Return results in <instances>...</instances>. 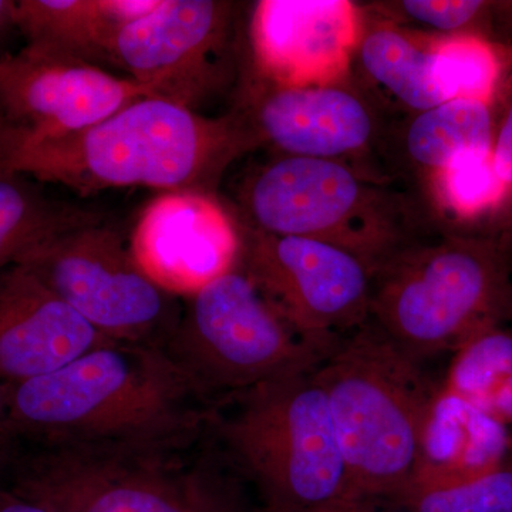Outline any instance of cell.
<instances>
[{"instance_id": "5b68a950", "label": "cell", "mask_w": 512, "mask_h": 512, "mask_svg": "<svg viewBox=\"0 0 512 512\" xmlns=\"http://www.w3.org/2000/svg\"><path fill=\"white\" fill-rule=\"evenodd\" d=\"M353 498L397 501L412 484L421 430L439 387L375 325L357 329L315 370Z\"/></svg>"}, {"instance_id": "f1b7e54d", "label": "cell", "mask_w": 512, "mask_h": 512, "mask_svg": "<svg viewBox=\"0 0 512 512\" xmlns=\"http://www.w3.org/2000/svg\"><path fill=\"white\" fill-rule=\"evenodd\" d=\"M322 512H414L412 508L406 505L394 503V505H384L377 503L375 498H349V500L340 501L328 510Z\"/></svg>"}, {"instance_id": "7a4b0ae2", "label": "cell", "mask_w": 512, "mask_h": 512, "mask_svg": "<svg viewBox=\"0 0 512 512\" xmlns=\"http://www.w3.org/2000/svg\"><path fill=\"white\" fill-rule=\"evenodd\" d=\"M259 144L242 111L205 117L148 96L70 136L19 148L0 170L82 197L128 187L215 195L229 165Z\"/></svg>"}, {"instance_id": "cb8c5ba5", "label": "cell", "mask_w": 512, "mask_h": 512, "mask_svg": "<svg viewBox=\"0 0 512 512\" xmlns=\"http://www.w3.org/2000/svg\"><path fill=\"white\" fill-rule=\"evenodd\" d=\"M431 177L441 210L458 220H474L504 205L505 188L495 171L493 151L458 158Z\"/></svg>"}, {"instance_id": "e0dca14e", "label": "cell", "mask_w": 512, "mask_h": 512, "mask_svg": "<svg viewBox=\"0 0 512 512\" xmlns=\"http://www.w3.org/2000/svg\"><path fill=\"white\" fill-rule=\"evenodd\" d=\"M511 450L507 426L439 387L421 430L416 473L406 493L484 476L504 466Z\"/></svg>"}, {"instance_id": "4316f807", "label": "cell", "mask_w": 512, "mask_h": 512, "mask_svg": "<svg viewBox=\"0 0 512 512\" xmlns=\"http://www.w3.org/2000/svg\"><path fill=\"white\" fill-rule=\"evenodd\" d=\"M493 161L505 188V202L512 201V101L505 110L500 127L495 130Z\"/></svg>"}, {"instance_id": "9c48e42d", "label": "cell", "mask_w": 512, "mask_h": 512, "mask_svg": "<svg viewBox=\"0 0 512 512\" xmlns=\"http://www.w3.org/2000/svg\"><path fill=\"white\" fill-rule=\"evenodd\" d=\"M18 265L116 342L163 348L183 311V299L148 278L130 238L106 221L63 232Z\"/></svg>"}, {"instance_id": "d6986e66", "label": "cell", "mask_w": 512, "mask_h": 512, "mask_svg": "<svg viewBox=\"0 0 512 512\" xmlns=\"http://www.w3.org/2000/svg\"><path fill=\"white\" fill-rule=\"evenodd\" d=\"M43 183L0 170V271L63 232L103 222V212L56 200Z\"/></svg>"}, {"instance_id": "8992f818", "label": "cell", "mask_w": 512, "mask_h": 512, "mask_svg": "<svg viewBox=\"0 0 512 512\" xmlns=\"http://www.w3.org/2000/svg\"><path fill=\"white\" fill-rule=\"evenodd\" d=\"M511 268L504 238L406 245L376 272L370 318L416 362L456 352L512 315Z\"/></svg>"}, {"instance_id": "7c38bea8", "label": "cell", "mask_w": 512, "mask_h": 512, "mask_svg": "<svg viewBox=\"0 0 512 512\" xmlns=\"http://www.w3.org/2000/svg\"><path fill=\"white\" fill-rule=\"evenodd\" d=\"M148 96L128 77L30 47L0 56V158L82 131Z\"/></svg>"}, {"instance_id": "484cf974", "label": "cell", "mask_w": 512, "mask_h": 512, "mask_svg": "<svg viewBox=\"0 0 512 512\" xmlns=\"http://www.w3.org/2000/svg\"><path fill=\"white\" fill-rule=\"evenodd\" d=\"M493 3L480 0H406L396 3L403 18L448 32L451 35H470L468 29L488 18Z\"/></svg>"}, {"instance_id": "ac0fdd59", "label": "cell", "mask_w": 512, "mask_h": 512, "mask_svg": "<svg viewBox=\"0 0 512 512\" xmlns=\"http://www.w3.org/2000/svg\"><path fill=\"white\" fill-rule=\"evenodd\" d=\"M160 0H15L13 26L26 47L104 69L121 30Z\"/></svg>"}, {"instance_id": "83f0119b", "label": "cell", "mask_w": 512, "mask_h": 512, "mask_svg": "<svg viewBox=\"0 0 512 512\" xmlns=\"http://www.w3.org/2000/svg\"><path fill=\"white\" fill-rule=\"evenodd\" d=\"M488 416L500 421L504 426L512 424V376L501 383L483 403L478 406Z\"/></svg>"}, {"instance_id": "2e32d148", "label": "cell", "mask_w": 512, "mask_h": 512, "mask_svg": "<svg viewBox=\"0 0 512 512\" xmlns=\"http://www.w3.org/2000/svg\"><path fill=\"white\" fill-rule=\"evenodd\" d=\"M110 342L26 266L0 271V383L47 375Z\"/></svg>"}, {"instance_id": "ffe728a7", "label": "cell", "mask_w": 512, "mask_h": 512, "mask_svg": "<svg viewBox=\"0 0 512 512\" xmlns=\"http://www.w3.org/2000/svg\"><path fill=\"white\" fill-rule=\"evenodd\" d=\"M356 55L370 80L403 107L420 113L447 101L437 83L430 43L421 46L384 23L365 30Z\"/></svg>"}, {"instance_id": "603a6c76", "label": "cell", "mask_w": 512, "mask_h": 512, "mask_svg": "<svg viewBox=\"0 0 512 512\" xmlns=\"http://www.w3.org/2000/svg\"><path fill=\"white\" fill-rule=\"evenodd\" d=\"M454 353L440 390L474 406L512 376V330H484Z\"/></svg>"}, {"instance_id": "d4e9b609", "label": "cell", "mask_w": 512, "mask_h": 512, "mask_svg": "<svg viewBox=\"0 0 512 512\" xmlns=\"http://www.w3.org/2000/svg\"><path fill=\"white\" fill-rule=\"evenodd\" d=\"M394 503L414 512H512V458L484 476L409 491Z\"/></svg>"}, {"instance_id": "5bb4252c", "label": "cell", "mask_w": 512, "mask_h": 512, "mask_svg": "<svg viewBox=\"0 0 512 512\" xmlns=\"http://www.w3.org/2000/svg\"><path fill=\"white\" fill-rule=\"evenodd\" d=\"M130 247L151 281L184 299L238 268L242 238L215 195L165 192L138 218Z\"/></svg>"}, {"instance_id": "f546056e", "label": "cell", "mask_w": 512, "mask_h": 512, "mask_svg": "<svg viewBox=\"0 0 512 512\" xmlns=\"http://www.w3.org/2000/svg\"><path fill=\"white\" fill-rule=\"evenodd\" d=\"M0 512H50L42 505L26 500L0 484Z\"/></svg>"}, {"instance_id": "7402d4cb", "label": "cell", "mask_w": 512, "mask_h": 512, "mask_svg": "<svg viewBox=\"0 0 512 512\" xmlns=\"http://www.w3.org/2000/svg\"><path fill=\"white\" fill-rule=\"evenodd\" d=\"M430 45L437 83L447 100L476 99L491 103L500 80L501 62L488 40L470 33L443 37Z\"/></svg>"}, {"instance_id": "3957f363", "label": "cell", "mask_w": 512, "mask_h": 512, "mask_svg": "<svg viewBox=\"0 0 512 512\" xmlns=\"http://www.w3.org/2000/svg\"><path fill=\"white\" fill-rule=\"evenodd\" d=\"M194 446L0 440V484L50 512H248Z\"/></svg>"}, {"instance_id": "4fadbf2b", "label": "cell", "mask_w": 512, "mask_h": 512, "mask_svg": "<svg viewBox=\"0 0 512 512\" xmlns=\"http://www.w3.org/2000/svg\"><path fill=\"white\" fill-rule=\"evenodd\" d=\"M363 33L360 10L349 0H262L249 43L261 83L336 86L348 80Z\"/></svg>"}, {"instance_id": "6da1fadb", "label": "cell", "mask_w": 512, "mask_h": 512, "mask_svg": "<svg viewBox=\"0 0 512 512\" xmlns=\"http://www.w3.org/2000/svg\"><path fill=\"white\" fill-rule=\"evenodd\" d=\"M211 409L163 348L114 340L9 386L0 440L185 448Z\"/></svg>"}, {"instance_id": "44dd1931", "label": "cell", "mask_w": 512, "mask_h": 512, "mask_svg": "<svg viewBox=\"0 0 512 512\" xmlns=\"http://www.w3.org/2000/svg\"><path fill=\"white\" fill-rule=\"evenodd\" d=\"M495 127L488 101L451 99L416 113L404 136L414 164L443 170L458 158L493 151Z\"/></svg>"}, {"instance_id": "1f68e13d", "label": "cell", "mask_w": 512, "mask_h": 512, "mask_svg": "<svg viewBox=\"0 0 512 512\" xmlns=\"http://www.w3.org/2000/svg\"><path fill=\"white\" fill-rule=\"evenodd\" d=\"M9 386L0 383V426H2L3 416H5L6 397H8Z\"/></svg>"}, {"instance_id": "ba28073f", "label": "cell", "mask_w": 512, "mask_h": 512, "mask_svg": "<svg viewBox=\"0 0 512 512\" xmlns=\"http://www.w3.org/2000/svg\"><path fill=\"white\" fill-rule=\"evenodd\" d=\"M336 346L302 336L238 266L183 299L163 349L214 407L276 377L316 369Z\"/></svg>"}, {"instance_id": "30bf717a", "label": "cell", "mask_w": 512, "mask_h": 512, "mask_svg": "<svg viewBox=\"0 0 512 512\" xmlns=\"http://www.w3.org/2000/svg\"><path fill=\"white\" fill-rule=\"evenodd\" d=\"M238 225L239 268L302 336L336 345L340 333L366 325L376 274L366 261L318 239L276 237Z\"/></svg>"}, {"instance_id": "277c9868", "label": "cell", "mask_w": 512, "mask_h": 512, "mask_svg": "<svg viewBox=\"0 0 512 512\" xmlns=\"http://www.w3.org/2000/svg\"><path fill=\"white\" fill-rule=\"evenodd\" d=\"M315 370L258 384L208 416L205 434L255 485L265 512H322L353 498Z\"/></svg>"}, {"instance_id": "8fae6325", "label": "cell", "mask_w": 512, "mask_h": 512, "mask_svg": "<svg viewBox=\"0 0 512 512\" xmlns=\"http://www.w3.org/2000/svg\"><path fill=\"white\" fill-rule=\"evenodd\" d=\"M235 5L160 0L121 30L114 67L153 96L195 110L234 77Z\"/></svg>"}, {"instance_id": "4dcf8cb0", "label": "cell", "mask_w": 512, "mask_h": 512, "mask_svg": "<svg viewBox=\"0 0 512 512\" xmlns=\"http://www.w3.org/2000/svg\"><path fill=\"white\" fill-rule=\"evenodd\" d=\"M13 8L15 0H0V33L8 26H13Z\"/></svg>"}, {"instance_id": "52a82bcc", "label": "cell", "mask_w": 512, "mask_h": 512, "mask_svg": "<svg viewBox=\"0 0 512 512\" xmlns=\"http://www.w3.org/2000/svg\"><path fill=\"white\" fill-rule=\"evenodd\" d=\"M238 198L242 227L328 242L375 272L409 245L406 198L338 161L278 158L252 173Z\"/></svg>"}, {"instance_id": "9a60e30c", "label": "cell", "mask_w": 512, "mask_h": 512, "mask_svg": "<svg viewBox=\"0 0 512 512\" xmlns=\"http://www.w3.org/2000/svg\"><path fill=\"white\" fill-rule=\"evenodd\" d=\"M256 137L285 156L346 161L365 153L376 138V117L345 84L275 87L261 83L245 107Z\"/></svg>"}]
</instances>
